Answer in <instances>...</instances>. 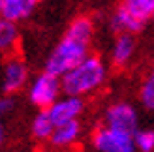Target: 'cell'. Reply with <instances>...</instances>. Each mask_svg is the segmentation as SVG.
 <instances>
[{"label":"cell","instance_id":"obj_1","mask_svg":"<svg viewBox=\"0 0 154 152\" xmlns=\"http://www.w3.org/2000/svg\"><path fill=\"white\" fill-rule=\"evenodd\" d=\"M107 79V66L98 55L85 56L75 68H72L68 73H64L62 81V92L72 96H88L96 92Z\"/></svg>","mask_w":154,"mask_h":152},{"label":"cell","instance_id":"obj_2","mask_svg":"<svg viewBox=\"0 0 154 152\" xmlns=\"http://www.w3.org/2000/svg\"><path fill=\"white\" fill-rule=\"evenodd\" d=\"M88 55H90L88 53V41H83V40L73 38V36L64 34V38L57 43V47L53 49V53L47 56L45 71L62 77L64 73H68L72 68H75Z\"/></svg>","mask_w":154,"mask_h":152},{"label":"cell","instance_id":"obj_3","mask_svg":"<svg viewBox=\"0 0 154 152\" xmlns=\"http://www.w3.org/2000/svg\"><path fill=\"white\" fill-rule=\"evenodd\" d=\"M62 92V81L58 75L42 71L32 79L28 87V102L38 109H49Z\"/></svg>","mask_w":154,"mask_h":152},{"label":"cell","instance_id":"obj_4","mask_svg":"<svg viewBox=\"0 0 154 152\" xmlns=\"http://www.w3.org/2000/svg\"><path fill=\"white\" fill-rule=\"evenodd\" d=\"M90 143L96 152H137L134 133L115 130L105 124L92 133Z\"/></svg>","mask_w":154,"mask_h":152},{"label":"cell","instance_id":"obj_5","mask_svg":"<svg viewBox=\"0 0 154 152\" xmlns=\"http://www.w3.org/2000/svg\"><path fill=\"white\" fill-rule=\"evenodd\" d=\"M103 124L115 130L135 133L139 130V115L130 102H115L103 113Z\"/></svg>","mask_w":154,"mask_h":152},{"label":"cell","instance_id":"obj_6","mask_svg":"<svg viewBox=\"0 0 154 152\" xmlns=\"http://www.w3.org/2000/svg\"><path fill=\"white\" fill-rule=\"evenodd\" d=\"M28 81V68L25 60L17 55H11L6 58L2 66V81H0V88L6 94L19 92L21 88H25Z\"/></svg>","mask_w":154,"mask_h":152},{"label":"cell","instance_id":"obj_7","mask_svg":"<svg viewBox=\"0 0 154 152\" xmlns=\"http://www.w3.org/2000/svg\"><path fill=\"white\" fill-rule=\"evenodd\" d=\"M51 118L55 120V124H62V122H70L81 117V113L85 111V102L81 96H72V94H64L47 109Z\"/></svg>","mask_w":154,"mask_h":152},{"label":"cell","instance_id":"obj_8","mask_svg":"<svg viewBox=\"0 0 154 152\" xmlns=\"http://www.w3.org/2000/svg\"><path fill=\"white\" fill-rule=\"evenodd\" d=\"M81 133H83V126L79 122V118H75V120H70V122L57 124L49 143L55 148H68L79 141Z\"/></svg>","mask_w":154,"mask_h":152},{"label":"cell","instance_id":"obj_9","mask_svg":"<svg viewBox=\"0 0 154 152\" xmlns=\"http://www.w3.org/2000/svg\"><path fill=\"white\" fill-rule=\"evenodd\" d=\"M135 55V38L130 32H120L111 49V62L117 68H124Z\"/></svg>","mask_w":154,"mask_h":152},{"label":"cell","instance_id":"obj_10","mask_svg":"<svg viewBox=\"0 0 154 152\" xmlns=\"http://www.w3.org/2000/svg\"><path fill=\"white\" fill-rule=\"evenodd\" d=\"M40 0H0V15L11 21H23L30 17Z\"/></svg>","mask_w":154,"mask_h":152},{"label":"cell","instance_id":"obj_11","mask_svg":"<svg viewBox=\"0 0 154 152\" xmlns=\"http://www.w3.org/2000/svg\"><path fill=\"white\" fill-rule=\"evenodd\" d=\"M145 23L139 17H135L132 11H128L126 8L119 6L117 10H115L113 17H111V26L113 30H117V32H130V34H135V32H141Z\"/></svg>","mask_w":154,"mask_h":152},{"label":"cell","instance_id":"obj_12","mask_svg":"<svg viewBox=\"0 0 154 152\" xmlns=\"http://www.w3.org/2000/svg\"><path fill=\"white\" fill-rule=\"evenodd\" d=\"M17 41H19L17 21L6 19L0 15V53L2 55L13 53V49L17 47Z\"/></svg>","mask_w":154,"mask_h":152},{"label":"cell","instance_id":"obj_13","mask_svg":"<svg viewBox=\"0 0 154 152\" xmlns=\"http://www.w3.org/2000/svg\"><path fill=\"white\" fill-rule=\"evenodd\" d=\"M55 120L51 118L47 109H40V113L32 118V124H30V132H32V137L38 141H49L53 132H55Z\"/></svg>","mask_w":154,"mask_h":152},{"label":"cell","instance_id":"obj_14","mask_svg":"<svg viewBox=\"0 0 154 152\" xmlns=\"http://www.w3.org/2000/svg\"><path fill=\"white\" fill-rule=\"evenodd\" d=\"M66 34L68 36H73L77 40H83V41H88L92 40L94 36V21L87 15H81V17H75L66 28Z\"/></svg>","mask_w":154,"mask_h":152},{"label":"cell","instance_id":"obj_15","mask_svg":"<svg viewBox=\"0 0 154 152\" xmlns=\"http://www.w3.org/2000/svg\"><path fill=\"white\" fill-rule=\"evenodd\" d=\"M119 6L126 8L128 11H132L135 17L143 21H149L154 11V0H120Z\"/></svg>","mask_w":154,"mask_h":152},{"label":"cell","instance_id":"obj_16","mask_svg":"<svg viewBox=\"0 0 154 152\" xmlns=\"http://www.w3.org/2000/svg\"><path fill=\"white\" fill-rule=\"evenodd\" d=\"M139 102L147 111L154 113V68L149 70L139 87Z\"/></svg>","mask_w":154,"mask_h":152},{"label":"cell","instance_id":"obj_17","mask_svg":"<svg viewBox=\"0 0 154 152\" xmlns=\"http://www.w3.org/2000/svg\"><path fill=\"white\" fill-rule=\"evenodd\" d=\"M137 152H154V130H137L134 133Z\"/></svg>","mask_w":154,"mask_h":152},{"label":"cell","instance_id":"obj_18","mask_svg":"<svg viewBox=\"0 0 154 152\" xmlns=\"http://www.w3.org/2000/svg\"><path fill=\"white\" fill-rule=\"evenodd\" d=\"M13 109H15V102H13V98L10 94H6V96L0 98V118L11 115Z\"/></svg>","mask_w":154,"mask_h":152},{"label":"cell","instance_id":"obj_19","mask_svg":"<svg viewBox=\"0 0 154 152\" xmlns=\"http://www.w3.org/2000/svg\"><path fill=\"white\" fill-rule=\"evenodd\" d=\"M2 120H4V118H0V147H2L4 141H6V126H4Z\"/></svg>","mask_w":154,"mask_h":152},{"label":"cell","instance_id":"obj_20","mask_svg":"<svg viewBox=\"0 0 154 152\" xmlns=\"http://www.w3.org/2000/svg\"><path fill=\"white\" fill-rule=\"evenodd\" d=\"M152 21H154V11H152Z\"/></svg>","mask_w":154,"mask_h":152}]
</instances>
